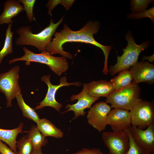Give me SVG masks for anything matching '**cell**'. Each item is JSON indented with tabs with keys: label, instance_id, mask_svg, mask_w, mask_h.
Listing matches in <instances>:
<instances>
[{
	"label": "cell",
	"instance_id": "cell-1",
	"mask_svg": "<svg viewBox=\"0 0 154 154\" xmlns=\"http://www.w3.org/2000/svg\"><path fill=\"white\" fill-rule=\"evenodd\" d=\"M98 21L88 22L83 28L78 31L71 30L66 24L63 29L59 32H55L52 39L46 47V51L52 55L59 54L62 56L70 59L72 58V54L63 50L62 45L66 42H78L89 43L100 48L102 50L105 57V61L108 60V55L112 48V46H105L96 41L93 35L97 33L99 29Z\"/></svg>",
	"mask_w": 154,
	"mask_h": 154
},
{
	"label": "cell",
	"instance_id": "cell-2",
	"mask_svg": "<svg viewBox=\"0 0 154 154\" xmlns=\"http://www.w3.org/2000/svg\"><path fill=\"white\" fill-rule=\"evenodd\" d=\"M62 17L56 23L51 19L50 24L40 32L33 33L31 26H22L18 28L16 32L19 37L15 44L18 46L31 45L37 48L39 51H46V46L50 42L52 37L59 25L63 21Z\"/></svg>",
	"mask_w": 154,
	"mask_h": 154
},
{
	"label": "cell",
	"instance_id": "cell-3",
	"mask_svg": "<svg viewBox=\"0 0 154 154\" xmlns=\"http://www.w3.org/2000/svg\"><path fill=\"white\" fill-rule=\"evenodd\" d=\"M23 50L25 53L23 56L10 60L9 64L19 61H25V64L27 66L30 65L32 62L43 64L48 66L50 70L58 76H60L66 72L69 68L66 58L63 56L55 57L46 51L41 52L40 53H36L25 47H23Z\"/></svg>",
	"mask_w": 154,
	"mask_h": 154
},
{
	"label": "cell",
	"instance_id": "cell-4",
	"mask_svg": "<svg viewBox=\"0 0 154 154\" xmlns=\"http://www.w3.org/2000/svg\"><path fill=\"white\" fill-rule=\"evenodd\" d=\"M125 38L127 41V44L125 48L123 49L122 55L118 56L116 64L110 66L109 72L112 76L121 71L128 70L137 63L140 53L147 48L149 44L147 41L143 42L139 45L137 44L130 32L126 34Z\"/></svg>",
	"mask_w": 154,
	"mask_h": 154
},
{
	"label": "cell",
	"instance_id": "cell-5",
	"mask_svg": "<svg viewBox=\"0 0 154 154\" xmlns=\"http://www.w3.org/2000/svg\"><path fill=\"white\" fill-rule=\"evenodd\" d=\"M141 88L138 84L132 82L128 86L116 90L106 98L105 102L111 108L130 110L140 95Z\"/></svg>",
	"mask_w": 154,
	"mask_h": 154
},
{
	"label": "cell",
	"instance_id": "cell-6",
	"mask_svg": "<svg viewBox=\"0 0 154 154\" xmlns=\"http://www.w3.org/2000/svg\"><path fill=\"white\" fill-rule=\"evenodd\" d=\"M130 111L132 126L144 129L154 122V106L150 102L139 99Z\"/></svg>",
	"mask_w": 154,
	"mask_h": 154
},
{
	"label": "cell",
	"instance_id": "cell-7",
	"mask_svg": "<svg viewBox=\"0 0 154 154\" xmlns=\"http://www.w3.org/2000/svg\"><path fill=\"white\" fill-rule=\"evenodd\" d=\"M20 68L16 66L8 72L0 74V92L3 93L7 100V107L12 106L11 101L17 94L21 93L19 83Z\"/></svg>",
	"mask_w": 154,
	"mask_h": 154
},
{
	"label": "cell",
	"instance_id": "cell-8",
	"mask_svg": "<svg viewBox=\"0 0 154 154\" xmlns=\"http://www.w3.org/2000/svg\"><path fill=\"white\" fill-rule=\"evenodd\" d=\"M50 75H44L41 78L42 81L44 82L47 85L48 89L46 96L39 105L35 108L36 110H40L46 106L52 107L60 112L62 106V104L57 102L55 99V95L57 90L63 86H69L73 85L77 86H80L81 83L80 82L68 83L67 82V79L65 76L62 77L60 79V83L57 85H54L51 84L50 80Z\"/></svg>",
	"mask_w": 154,
	"mask_h": 154
},
{
	"label": "cell",
	"instance_id": "cell-9",
	"mask_svg": "<svg viewBox=\"0 0 154 154\" xmlns=\"http://www.w3.org/2000/svg\"><path fill=\"white\" fill-rule=\"evenodd\" d=\"M102 138L109 149L108 154H126L129 144L127 130L104 131L102 133Z\"/></svg>",
	"mask_w": 154,
	"mask_h": 154
},
{
	"label": "cell",
	"instance_id": "cell-10",
	"mask_svg": "<svg viewBox=\"0 0 154 154\" xmlns=\"http://www.w3.org/2000/svg\"><path fill=\"white\" fill-rule=\"evenodd\" d=\"M144 130L131 125L128 129L135 143L147 154L154 153V122Z\"/></svg>",
	"mask_w": 154,
	"mask_h": 154
},
{
	"label": "cell",
	"instance_id": "cell-11",
	"mask_svg": "<svg viewBox=\"0 0 154 154\" xmlns=\"http://www.w3.org/2000/svg\"><path fill=\"white\" fill-rule=\"evenodd\" d=\"M83 90L80 93L76 95H72L70 98L71 101L77 100L78 102L75 104H67L65 107L67 110L61 113L63 114L69 111H73L74 116L72 118V120L80 116H84L86 113L84 110L86 108H90L92 104L100 99L99 98L92 96L88 93L87 84L83 83Z\"/></svg>",
	"mask_w": 154,
	"mask_h": 154
},
{
	"label": "cell",
	"instance_id": "cell-12",
	"mask_svg": "<svg viewBox=\"0 0 154 154\" xmlns=\"http://www.w3.org/2000/svg\"><path fill=\"white\" fill-rule=\"evenodd\" d=\"M111 106L102 101L94 104L88 112V123L99 132L104 130L107 124V118L111 110Z\"/></svg>",
	"mask_w": 154,
	"mask_h": 154
},
{
	"label": "cell",
	"instance_id": "cell-13",
	"mask_svg": "<svg viewBox=\"0 0 154 154\" xmlns=\"http://www.w3.org/2000/svg\"><path fill=\"white\" fill-rule=\"evenodd\" d=\"M107 124L110 125L113 132L127 130L131 126L129 111L114 108L108 114Z\"/></svg>",
	"mask_w": 154,
	"mask_h": 154
},
{
	"label": "cell",
	"instance_id": "cell-14",
	"mask_svg": "<svg viewBox=\"0 0 154 154\" xmlns=\"http://www.w3.org/2000/svg\"><path fill=\"white\" fill-rule=\"evenodd\" d=\"M133 77L132 82L138 84L145 82L149 84L154 82V66L149 62L142 61L137 63L129 69Z\"/></svg>",
	"mask_w": 154,
	"mask_h": 154
},
{
	"label": "cell",
	"instance_id": "cell-15",
	"mask_svg": "<svg viewBox=\"0 0 154 154\" xmlns=\"http://www.w3.org/2000/svg\"><path fill=\"white\" fill-rule=\"evenodd\" d=\"M87 84L88 93L95 97L107 98L116 91L114 85L110 81L100 80Z\"/></svg>",
	"mask_w": 154,
	"mask_h": 154
},
{
	"label": "cell",
	"instance_id": "cell-16",
	"mask_svg": "<svg viewBox=\"0 0 154 154\" xmlns=\"http://www.w3.org/2000/svg\"><path fill=\"white\" fill-rule=\"evenodd\" d=\"M24 10L23 5L18 0L6 1L4 4L3 11L0 15V25L13 23L12 19Z\"/></svg>",
	"mask_w": 154,
	"mask_h": 154
},
{
	"label": "cell",
	"instance_id": "cell-17",
	"mask_svg": "<svg viewBox=\"0 0 154 154\" xmlns=\"http://www.w3.org/2000/svg\"><path fill=\"white\" fill-rule=\"evenodd\" d=\"M23 127L21 122L18 127L11 129L0 128V140L7 144L15 153H17L16 138L18 134L22 131Z\"/></svg>",
	"mask_w": 154,
	"mask_h": 154
},
{
	"label": "cell",
	"instance_id": "cell-18",
	"mask_svg": "<svg viewBox=\"0 0 154 154\" xmlns=\"http://www.w3.org/2000/svg\"><path fill=\"white\" fill-rule=\"evenodd\" d=\"M37 124L38 129L45 137L50 136L57 138L63 137L64 133L62 130L46 118L40 119Z\"/></svg>",
	"mask_w": 154,
	"mask_h": 154
},
{
	"label": "cell",
	"instance_id": "cell-19",
	"mask_svg": "<svg viewBox=\"0 0 154 154\" xmlns=\"http://www.w3.org/2000/svg\"><path fill=\"white\" fill-rule=\"evenodd\" d=\"M27 135L32 143L33 149L41 148L47 143V139L41 133L36 125L31 126L28 132Z\"/></svg>",
	"mask_w": 154,
	"mask_h": 154
},
{
	"label": "cell",
	"instance_id": "cell-20",
	"mask_svg": "<svg viewBox=\"0 0 154 154\" xmlns=\"http://www.w3.org/2000/svg\"><path fill=\"white\" fill-rule=\"evenodd\" d=\"M133 79L129 70H125L119 72L118 74L112 79L110 81L114 85L116 90H117L129 85L132 83Z\"/></svg>",
	"mask_w": 154,
	"mask_h": 154
},
{
	"label": "cell",
	"instance_id": "cell-21",
	"mask_svg": "<svg viewBox=\"0 0 154 154\" xmlns=\"http://www.w3.org/2000/svg\"><path fill=\"white\" fill-rule=\"evenodd\" d=\"M16 98L18 105L22 112L23 116L32 120L37 123L40 119L35 110L25 103L21 93L18 94Z\"/></svg>",
	"mask_w": 154,
	"mask_h": 154
},
{
	"label": "cell",
	"instance_id": "cell-22",
	"mask_svg": "<svg viewBox=\"0 0 154 154\" xmlns=\"http://www.w3.org/2000/svg\"><path fill=\"white\" fill-rule=\"evenodd\" d=\"M13 23L9 24L5 33V38L3 48L0 51V64L3 58L13 52V32H11V28Z\"/></svg>",
	"mask_w": 154,
	"mask_h": 154
},
{
	"label": "cell",
	"instance_id": "cell-23",
	"mask_svg": "<svg viewBox=\"0 0 154 154\" xmlns=\"http://www.w3.org/2000/svg\"><path fill=\"white\" fill-rule=\"evenodd\" d=\"M17 154H31L33 149L32 143L28 135L21 138L16 143Z\"/></svg>",
	"mask_w": 154,
	"mask_h": 154
},
{
	"label": "cell",
	"instance_id": "cell-24",
	"mask_svg": "<svg viewBox=\"0 0 154 154\" xmlns=\"http://www.w3.org/2000/svg\"><path fill=\"white\" fill-rule=\"evenodd\" d=\"M153 1L152 0H131V14L137 13L145 10L148 5Z\"/></svg>",
	"mask_w": 154,
	"mask_h": 154
},
{
	"label": "cell",
	"instance_id": "cell-25",
	"mask_svg": "<svg viewBox=\"0 0 154 154\" xmlns=\"http://www.w3.org/2000/svg\"><path fill=\"white\" fill-rule=\"evenodd\" d=\"M23 4L28 20L29 22H32L34 19L33 13V8L36 0H18Z\"/></svg>",
	"mask_w": 154,
	"mask_h": 154
},
{
	"label": "cell",
	"instance_id": "cell-26",
	"mask_svg": "<svg viewBox=\"0 0 154 154\" xmlns=\"http://www.w3.org/2000/svg\"><path fill=\"white\" fill-rule=\"evenodd\" d=\"M74 1V0H49L46 5V7L48 8V15L50 14L52 10L57 5L59 4L63 5L66 10H68Z\"/></svg>",
	"mask_w": 154,
	"mask_h": 154
},
{
	"label": "cell",
	"instance_id": "cell-27",
	"mask_svg": "<svg viewBox=\"0 0 154 154\" xmlns=\"http://www.w3.org/2000/svg\"><path fill=\"white\" fill-rule=\"evenodd\" d=\"M149 17L152 21H154V6L149 9L142 12L135 14H128L127 17L133 19H139L143 17Z\"/></svg>",
	"mask_w": 154,
	"mask_h": 154
},
{
	"label": "cell",
	"instance_id": "cell-28",
	"mask_svg": "<svg viewBox=\"0 0 154 154\" xmlns=\"http://www.w3.org/2000/svg\"><path fill=\"white\" fill-rule=\"evenodd\" d=\"M129 139V147L126 154H147L140 148L135 143L128 129L127 130Z\"/></svg>",
	"mask_w": 154,
	"mask_h": 154
},
{
	"label": "cell",
	"instance_id": "cell-29",
	"mask_svg": "<svg viewBox=\"0 0 154 154\" xmlns=\"http://www.w3.org/2000/svg\"><path fill=\"white\" fill-rule=\"evenodd\" d=\"M71 154H105L99 148H93L92 149L83 148L81 150Z\"/></svg>",
	"mask_w": 154,
	"mask_h": 154
},
{
	"label": "cell",
	"instance_id": "cell-30",
	"mask_svg": "<svg viewBox=\"0 0 154 154\" xmlns=\"http://www.w3.org/2000/svg\"><path fill=\"white\" fill-rule=\"evenodd\" d=\"M0 153L1 154H17L14 152L6 144L0 140Z\"/></svg>",
	"mask_w": 154,
	"mask_h": 154
},
{
	"label": "cell",
	"instance_id": "cell-31",
	"mask_svg": "<svg viewBox=\"0 0 154 154\" xmlns=\"http://www.w3.org/2000/svg\"><path fill=\"white\" fill-rule=\"evenodd\" d=\"M31 154H43L41 148L38 149H33Z\"/></svg>",
	"mask_w": 154,
	"mask_h": 154
},
{
	"label": "cell",
	"instance_id": "cell-32",
	"mask_svg": "<svg viewBox=\"0 0 154 154\" xmlns=\"http://www.w3.org/2000/svg\"><path fill=\"white\" fill-rule=\"evenodd\" d=\"M143 60L147 59L150 62H152L154 60V54L150 56H143Z\"/></svg>",
	"mask_w": 154,
	"mask_h": 154
},
{
	"label": "cell",
	"instance_id": "cell-33",
	"mask_svg": "<svg viewBox=\"0 0 154 154\" xmlns=\"http://www.w3.org/2000/svg\"><path fill=\"white\" fill-rule=\"evenodd\" d=\"M0 154H1V153H0Z\"/></svg>",
	"mask_w": 154,
	"mask_h": 154
}]
</instances>
